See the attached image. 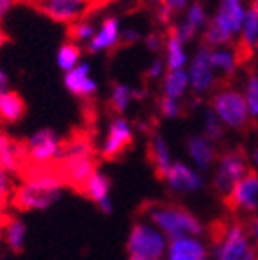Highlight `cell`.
Masks as SVG:
<instances>
[{
	"instance_id": "6da1fadb",
	"label": "cell",
	"mask_w": 258,
	"mask_h": 260,
	"mask_svg": "<svg viewBox=\"0 0 258 260\" xmlns=\"http://www.w3.org/2000/svg\"><path fill=\"white\" fill-rule=\"evenodd\" d=\"M24 183L13 191V206L20 211H44L60 201L67 188L56 167L29 165L22 170Z\"/></svg>"
},
{
	"instance_id": "7a4b0ae2",
	"label": "cell",
	"mask_w": 258,
	"mask_h": 260,
	"mask_svg": "<svg viewBox=\"0 0 258 260\" xmlns=\"http://www.w3.org/2000/svg\"><path fill=\"white\" fill-rule=\"evenodd\" d=\"M145 217L168 239L179 235L202 237L206 228L194 211L175 203H148L143 206Z\"/></svg>"
},
{
	"instance_id": "3957f363",
	"label": "cell",
	"mask_w": 258,
	"mask_h": 260,
	"mask_svg": "<svg viewBox=\"0 0 258 260\" xmlns=\"http://www.w3.org/2000/svg\"><path fill=\"white\" fill-rule=\"evenodd\" d=\"M210 109L220 119L222 125L230 130H235V132H242L251 123V114L247 109L244 92L230 85L213 90Z\"/></svg>"
},
{
	"instance_id": "277c9868",
	"label": "cell",
	"mask_w": 258,
	"mask_h": 260,
	"mask_svg": "<svg viewBox=\"0 0 258 260\" xmlns=\"http://www.w3.org/2000/svg\"><path fill=\"white\" fill-rule=\"evenodd\" d=\"M249 170H251V165L246 150L240 148V146L228 148L222 154H218L217 157L213 179H211V188H213V191L222 201H226L228 195L238 184V181Z\"/></svg>"
},
{
	"instance_id": "5b68a950",
	"label": "cell",
	"mask_w": 258,
	"mask_h": 260,
	"mask_svg": "<svg viewBox=\"0 0 258 260\" xmlns=\"http://www.w3.org/2000/svg\"><path fill=\"white\" fill-rule=\"evenodd\" d=\"M168 246V237L148 220H136L126 237V253L132 256L163 260Z\"/></svg>"
},
{
	"instance_id": "8992f818",
	"label": "cell",
	"mask_w": 258,
	"mask_h": 260,
	"mask_svg": "<svg viewBox=\"0 0 258 260\" xmlns=\"http://www.w3.org/2000/svg\"><path fill=\"white\" fill-rule=\"evenodd\" d=\"M253 248L246 224L231 222L213 237L210 248V260H242Z\"/></svg>"
},
{
	"instance_id": "52a82bcc",
	"label": "cell",
	"mask_w": 258,
	"mask_h": 260,
	"mask_svg": "<svg viewBox=\"0 0 258 260\" xmlns=\"http://www.w3.org/2000/svg\"><path fill=\"white\" fill-rule=\"evenodd\" d=\"M25 161L37 167H54L63 152V143L53 128H38L25 141Z\"/></svg>"
},
{
	"instance_id": "ba28073f",
	"label": "cell",
	"mask_w": 258,
	"mask_h": 260,
	"mask_svg": "<svg viewBox=\"0 0 258 260\" xmlns=\"http://www.w3.org/2000/svg\"><path fill=\"white\" fill-rule=\"evenodd\" d=\"M188 80H190V90L194 96H206L215 90L218 83V76L211 65V47L202 44L195 51L188 63Z\"/></svg>"
},
{
	"instance_id": "9c48e42d",
	"label": "cell",
	"mask_w": 258,
	"mask_h": 260,
	"mask_svg": "<svg viewBox=\"0 0 258 260\" xmlns=\"http://www.w3.org/2000/svg\"><path fill=\"white\" fill-rule=\"evenodd\" d=\"M134 145V126L125 116H116L107 128V136L101 143L100 155L105 161H117Z\"/></svg>"
},
{
	"instance_id": "30bf717a",
	"label": "cell",
	"mask_w": 258,
	"mask_h": 260,
	"mask_svg": "<svg viewBox=\"0 0 258 260\" xmlns=\"http://www.w3.org/2000/svg\"><path fill=\"white\" fill-rule=\"evenodd\" d=\"M37 9L58 24H74L90 11V0H35Z\"/></svg>"
},
{
	"instance_id": "8fae6325",
	"label": "cell",
	"mask_w": 258,
	"mask_h": 260,
	"mask_svg": "<svg viewBox=\"0 0 258 260\" xmlns=\"http://www.w3.org/2000/svg\"><path fill=\"white\" fill-rule=\"evenodd\" d=\"M165 183L168 191L174 195L197 193L206 188V179L202 172L182 161H174V165L165 177Z\"/></svg>"
},
{
	"instance_id": "7c38bea8",
	"label": "cell",
	"mask_w": 258,
	"mask_h": 260,
	"mask_svg": "<svg viewBox=\"0 0 258 260\" xmlns=\"http://www.w3.org/2000/svg\"><path fill=\"white\" fill-rule=\"evenodd\" d=\"M224 203L233 211L254 215L258 211V172L251 168V170L238 181V184L233 188V191L228 195V199L224 201Z\"/></svg>"
},
{
	"instance_id": "4fadbf2b",
	"label": "cell",
	"mask_w": 258,
	"mask_h": 260,
	"mask_svg": "<svg viewBox=\"0 0 258 260\" xmlns=\"http://www.w3.org/2000/svg\"><path fill=\"white\" fill-rule=\"evenodd\" d=\"M56 168L67 186L81 190L90 174L96 170V159L94 155H61Z\"/></svg>"
},
{
	"instance_id": "5bb4252c",
	"label": "cell",
	"mask_w": 258,
	"mask_h": 260,
	"mask_svg": "<svg viewBox=\"0 0 258 260\" xmlns=\"http://www.w3.org/2000/svg\"><path fill=\"white\" fill-rule=\"evenodd\" d=\"M163 260H210V248L201 237L179 235L168 239Z\"/></svg>"
},
{
	"instance_id": "9a60e30c",
	"label": "cell",
	"mask_w": 258,
	"mask_h": 260,
	"mask_svg": "<svg viewBox=\"0 0 258 260\" xmlns=\"http://www.w3.org/2000/svg\"><path fill=\"white\" fill-rule=\"evenodd\" d=\"M89 61H80L73 71L63 73V87L69 94L80 100H90L98 94V81L90 74Z\"/></svg>"
},
{
	"instance_id": "2e32d148",
	"label": "cell",
	"mask_w": 258,
	"mask_h": 260,
	"mask_svg": "<svg viewBox=\"0 0 258 260\" xmlns=\"http://www.w3.org/2000/svg\"><path fill=\"white\" fill-rule=\"evenodd\" d=\"M121 22L117 16H107L101 20V25L96 29L94 37L87 44L89 54H101L117 49L121 44Z\"/></svg>"
},
{
	"instance_id": "e0dca14e",
	"label": "cell",
	"mask_w": 258,
	"mask_h": 260,
	"mask_svg": "<svg viewBox=\"0 0 258 260\" xmlns=\"http://www.w3.org/2000/svg\"><path fill=\"white\" fill-rule=\"evenodd\" d=\"M186 152L191 161V167L202 174L211 170L218 157L217 145L210 141L204 134H194L186 139Z\"/></svg>"
},
{
	"instance_id": "ac0fdd59",
	"label": "cell",
	"mask_w": 258,
	"mask_h": 260,
	"mask_svg": "<svg viewBox=\"0 0 258 260\" xmlns=\"http://www.w3.org/2000/svg\"><path fill=\"white\" fill-rule=\"evenodd\" d=\"M110 186H112V183H110L109 175L96 168L81 188L85 197L92 201L103 215H112L114 211V203L110 199Z\"/></svg>"
},
{
	"instance_id": "d6986e66",
	"label": "cell",
	"mask_w": 258,
	"mask_h": 260,
	"mask_svg": "<svg viewBox=\"0 0 258 260\" xmlns=\"http://www.w3.org/2000/svg\"><path fill=\"white\" fill-rule=\"evenodd\" d=\"M148 159L152 162L153 172L157 175V179L165 181L166 174L170 172L174 159H172V152H170V145L166 141L165 136L159 130H152L148 139Z\"/></svg>"
},
{
	"instance_id": "ffe728a7",
	"label": "cell",
	"mask_w": 258,
	"mask_h": 260,
	"mask_svg": "<svg viewBox=\"0 0 258 260\" xmlns=\"http://www.w3.org/2000/svg\"><path fill=\"white\" fill-rule=\"evenodd\" d=\"M165 61L168 71L186 69L190 63V56L186 51V44L175 35L174 27L168 25L165 35Z\"/></svg>"
},
{
	"instance_id": "44dd1931",
	"label": "cell",
	"mask_w": 258,
	"mask_h": 260,
	"mask_svg": "<svg viewBox=\"0 0 258 260\" xmlns=\"http://www.w3.org/2000/svg\"><path fill=\"white\" fill-rule=\"evenodd\" d=\"M240 61H242V54L231 45L211 49V65H213L215 73L220 74L224 80H230L237 74Z\"/></svg>"
},
{
	"instance_id": "7402d4cb",
	"label": "cell",
	"mask_w": 258,
	"mask_h": 260,
	"mask_svg": "<svg viewBox=\"0 0 258 260\" xmlns=\"http://www.w3.org/2000/svg\"><path fill=\"white\" fill-rule=\"evenodd\" d=\"M246 13H247V6L244 0H220L215 15L230 27V31L235 35V38H238L244 24V18H246Z\"/></svg>"
},
{
	"instance_id": "603a6c76",
	"label": "cell",
	"mask_w": 258,
	"mask_h": 260,
	"mask_svg": "<svg viewBox=\"0 0 258 260\" xmlns=\"http://www.w3.org/2000/svg\"><path fill=\"white\" fill-rule=\"evenodd\" d=\"M25 110V100L16 92V90H8L0 96V121L4 123H18L24 119Z\"/></svg>"
},
{
	"instance_id": "cb8c5ba5",
	"label": "cell",
	"mask_w": 258,
	"mask_h": 260,
	"mask_svg": "<svg viewBox=\"0 0 258 260\" xmlns=\"http://www.w3.org/2000/svg\"><path fill=\"white\" fill-rule=\"evenodd\" d=\"M202 40H204V45H208L211 49L224 47V45H231V42L235 40V35L217 15H213L208 20V25L204 27V31H202Z\"/></svg>"
},
{
	"instance_id": "d4e9b609",
	"label": "cell",
	"mask_w": 258,
	"mask_h": 260,
	"mask_svg": "<svg viewBox=\"0 0 258 260\" xmlns=\"http://www.w3.org/2000/svg\"><path fill=\"white\" fill-rule=\"evenodd\" d=\"M188 90H190L188 71H166L165 76H163V96L181 102Z\"/></svg>"
},
{
	"instance_id": "484cf974",
	"label": "cell",
	"mask_w": 258,
	"mask_h": 260,
	"mask_svg": "<svg viewBox=\"0 0 258 260\" xmlns=\"http://www.w3.org/2000/svg\"><path fill=\"white\" fill-rule=\"evenodd\" d=\"M4 242L13 255H20L25 249L27 240V226L22 219H11L4 226Z\"/></svg>"
},
{
	"instance_id": "4316f807",
	"label": "cell",
	"mask_w": 258,
	"mask_h": 260,
	"mask_svg": "<svg viewBox=\"0 0 258 260\" xmlns=\"http://www.w3.org/2000/svg\"><path fill=\"white\" fill-rule=\"evenodd\" d=\"M258 42V9L249 6L244 18L242 29L238 35V47L247 51L249 54H253V47Z\"/></svg>"
},
{
	"instance_id": "83f0119b",
	"label": "cell",
	"mask_w": 258,
	"mask_h": 260,
	"mask_svg": "<svg viewBox=\"0 0 258 260\" xmlns=\"http://www.w3.org/2000/svg\"><path fill=\"white\" fill-rule=\"evenodd\" d=\"M109 102L114 112L117 116H123L130 109V105L136 102V89L126 85V83H121V81H116L112 85V89H110Z\"/></svg>"
},
{
	"instance_id": "f1b7e54d",
	"label": "cell",
	"mask_w": 258,
	"mask_h": 260,
	"mask_svg": "<svg viewBox=\"0 0 258 260\" xmlns=\"http://www.w3.org/2000/svg\"><path fill=\"white\" fill-rule=\"evenodd\" d=\"M81 61V47L71 40H65L63 44L58 47L56 53V65L61 73H69L73 71L78 63Z\"/></svg>"
},
{
	"instance_id": "f546056e",
	"label": "cell",
	"mask_w": 258,
	"mask_h": 260,
	"mask_svg": "<svg viewBox=\"0 0 258 260\" xmlns=\"http://www.w3.org/2000/svg\"><path fill=\"white\" fill-rule=\"evenodd\" d=\"M202 134L210 141H213L215 145L224 141V136H226V126L222 125L220 119L215 116V112L210 107L204 110V116H202Z\"/></svg>"
},
{
	"instance_id": "4dcf8cb0",
	"label": "cell",
	"mask_w": 258,
	"mask_h": 260,
	"mask_svg": "<svg viewBox=\"0 0 258 260\" xmlns=\"http://www.w3.org/2000/svg\"><path fill=\"white\" fill-rule=\"evenodd\" d=\"M94 32H96V25L92 24L90 20H81L74 22V24L69 25L67 29V40L74 42V44H89L90 38L94 37Z\"/></svg>"
},
{
	"instance_id": "1f68e13d",
	"label": "cell",
	"mask_w": 258,
	"mask_h": 260,
	"mask_svg": "<svg viewBox=\"0 0 258 260\" xmlns=\"http://www.w3.org/2000/svg\"><path fill=\"white\" fill-rule=\"evenodd\" d=\"M184 20L195 29V31H204V27L208 25V13H206V8L201 0H194L190 2L188 9L184 11Z\"/></svg>"
},
{
	"instance_id": "d6a6232c",
	"label": "cell",
	"mask_w": 258,
	"mask_h": 260,
	"mask_svg": "<svg viewBox=\"0 0 258 260\" xmlns=\"http://www.w3.org/2000/svg\"><path fill=\"white\" fill-rule=\"evenodd\" d=\"M244 98H246L247 109L251 119H258V73H251L244 83Z\"/></svg>"
},
{
	"instance_id": "836d02e7",
	"label": "cell",
	"mask_w": 258,
	"mask_h": 260,
	"mask_svg": "<svg viewBox=\"0 0 258 260\" xmlns=\"http://www.w3.org/2000/svg\"><path fill=\"white\" fill-rule=\"evenodd\" d=\"M159 112L165 119H177L182 114V105L177 100H170V98L161 96L159 100Z\"/></svg>"
},
{
	"instance_id": "e575fe53",
	"label": "cell",
	"mask_w": 258,
	"mask_h": 260,
	"mask_svg": "<svg viewBox=\"0 0 258 260\" xmlns=\"http://www.w3.org/2000/svg\"><path fill=\"white\" fill-rule=\"evenodd\" d=\"M166 71H168V69H166L165 58L157 56V58H153V60L150 61L148 67H146L145 78L148 81H159V80H163V76H165Z\"/></svg>"
},
{
	"instance_id": "d590c367",
	"label": "cell",
	"mask_w": 258,
	"mask_h": 260,
	"mask_svg": "<svg viewBox=\"0 0 258 260\" xmlns=\"http://www.w3.org/2000/svg\"><path fill=\"white\" fill-rule=\"evenodd\" d=\"M143 40H145L146 49H148L150 53H153V54H159L163 49H165V37H163L159 31L148 32V35H146Z\"/></svg>"
},
{
	"instance_id": "8d00e7d4",
	"label": "cell",
	"mask_w": 258,
	"mask_h": 260,
	"mask_svg": "<svg viewBox=\"0 0 258 260\" xmlns=\"http://www.w3.org/2000/svg\"><path fill=\"white\" fill-rule=\"evenodd\" d=\"M172 27H174L175 35H177V37L181 38L184 44H190V42H194L195 35H197V31H195V29L191 27V25L188 24L184 18H182V20H179L177 24H174Z\"/></svg>"
},
{
	"instance_id": "74e56055",
	"label": "cell",
	"mask_w": 258,
	"mask_h": 260,
	"mask_svg": "<svg viewBox=\"0 0 258 260\" xmlns=\"http://www.w3.org/2000/svg\"><path fill=\"white\" fill-rule=\"evenodd\" d=\"M13 193V183L9 177V172L0 165V203L6 201Z\"/></svg>"
},
{
	"instance_id": "f35d334b",
	"label": "cell",
	"mask_w": 258,
	"mask_h": 260,
	"mask_svg": "<svg viewBox=\"0 0 258 260\" xmlns=\"http://www.w3.org/2000/svg\"><path fill=\"white\" fill-rule=\"evenodd\" d=\"M143 40V35L136 27H123L121 29V44L123 45H136Z\"/></svg>"
},
{
	"instance_id": "ab89813d",
	"label": "cell",
	"mask_w": 258,
	"mask_h": 260,
	"mask_svg": "<svg viewBox=\"0 0 258 260\" xmlns=\"http://www.w3.org/2000/svg\"><path fill=\"white\" fill-rule=\"evenodd\" d=\"M159 4H163L165 8H168L174 15H181L188 9L190 6V0H161Z\"/></svg>"
},
{
	"instance_id": "60d3db41",
	"label": "cell",
	"mask_w": 258,
	"mask_h": 260,
	"mask_svg": "<svg viewBox=\"0 0 258 260\" xmlns=\"http://www.w3.org/2000/svg\"><path fill=\"white\" fill-rule=\"evenodd\" d=\"M246 230H247V235H249L251 242H253V246L258 248V213L249 217V220L246 222Z\"/></svg>"
},
{
	"instance_id": "b9f144b4",
	"label": "cell",
	"mask_w": 258,
	"mask_h": 260,
	"mask_svg": "<svg viewBox=\"0 0 258 260\" xmlns=\"http://www.w3.org/2000/svg\"><path fill=\"white\" fill-rule=\"evenodd\" d=\"M174 13L170 11L168 8H165L163 4H159V8H157V11H155V18H157V22L159 24H163V25H172V20H174Z\"/></svg>"
},
{
	"instance_id": "7bdbcfd3",
	"label": "cell",
	"mask_w": 258,
	"mask_h": 260,
	"mask_svg": "<svg viewBox=\"0 0 258 260\" xmlns=\"http://www.w3.org/2000/svg\"><path fill=\"white\" fill-rule=\"evenodd\" d=\"M13 6H15V0H0V22L8 16V13L13 9Z\"/></svg>"
},
{
	"instance_id": "ee69618b",
	"label": "cell",
	"mask_w": 258,
	"mask_h": 260,
	"mask_svg": "<svg viewBox=\"0 0 258 260\" xmlns=\"http://www.w3.org/2000/svg\"><path fill=\"white\" fill-rule=\"evenodd\" d=\"M9 90V76L2 67H0V96Z\"/></svg>"
},
{
	"instance_id": "f6af8a7d",
	"label": "cell",
	"mask_w": 258,
	"mask_h": 260,
	"mask_svg": "<svg viewBox=\"0 0 258 260\" xmlns=\"http://www.w3.org/2000/svg\"><path fill=\"white\" fill-rule=\"evenodd\" d=\"M249 165H251V168H253V170L258 172V146H254L253 150H251V154H249Z\"/></svg>"
},
{
	"instance_id": "bcb514c9",
	"label": "cell",
	"mask_w": 258,
	"mask_h": 260,
	"mask_svg": "<svg viewBox=\"0 0 258 260\" xmlns=\"http://www.w3.org/2000/svg\"><path fill=\"white\" fill-rule=\"evenodd\" d=\"M242 260H258V248H256V246H253V248L247 251V255L244 256Z\"/></svg>"
},
{
	"instance_id": "7dc6e473",
	"label": "cell",
	"mask_w": 258,
	"mask_h": 260,
	"mask_svg": "<svg viewBox=\"0 0 258 260\" xmlns=\"http://www.w3.org/2000/svg\"><path fill=\"white\" fill-rule=\"evenodd\" d=\"M94 6H105V4H109V2H112V0H90Z\"/></svg>"
},
{
	"instance_id": "c3c4849f",
	"label": "cell",
	"mask_w": 258,
	"mask_h": 260,
	"mask_svg": "<svg viewBox=\"0 0 258 260\" xmlns=\"http://www.w3.org/2000/svg\"><path fill=\"white\" fill-rule=\"evenodd\" d=\"M126 260H152V258H143V256H132V255H128V258Z\"/></svg>"
},
{
	"instance_id": "681fc988",
	"label": "cell",
	"mask_w": 258,
	"mask_h": 260,
	"mask_svg": "<svg viewBox=\"0 0 258 260\" xmlns=\"http://www.w3.org/2000/svg\"><path fill=\"white\" fill-rule=\"evenodd\" d=\"M249 6H253V8H256L258 9V0H251V4Z\"/></svg>"
},
{
	"instance_id": "f907efd6",
	"label": "cell",
	"mask_w": 258,
	"mask_h": 260,
	"mask_svg": "<svg viewBox=\"0 0 258 260\" xmlns=\"http://www.w3.org/2000/svg\"><path fill=\"white\" fill-rule=\"evenodd\" d=\"M253 54H258V42H256V45L253 47Z\"/></svg>"
},
{
	"instance_id": "816d5d0a",
	"label": "cell",
	"mask_w": 258,
	"mask_h": 260,
	"mask_svg": "<svg viewBox=\"0 0 258 260\" xmlns=\"http://www.w3.org/2000/svg\"><path fill=\"white\" fill-rule=\"evenodd\" d=\"M150 4H159V2H161V0H148Z\"/></svg>"
},
{
	"instance_id": "f5cc1de1",
	"label": "cell",
	"mask_w": 258,
	"mask_h": 260,
	"mask_svg": "<svg viewBox=\"0 0 258 260\" xmlns=\"http://www.w3.org/2000/svg\"><path fill=\"white\" fill-rule=\"evenodd\" d=\"M2 42H4V37H2V35H0V45H2Z\"/></svg>"
},
{
	"instance_id": "db71d44e",
	"label": "cell",
	"mask_w": 258,
	"mask_h": 260,
	"mask_svg": "<svg viewBox=\"0 0 258 260\" xmlns=\"http://www.w3.org/2000/svg\"><path fill=\"white\" fill-rule=\"evenodd\" d=\"M0 260H8V258H6V256H0Z\"/></svg>"
},
{
	"instance_id": "11a10c76",
	"label": "cell",
	"mask_w": 258,
	"mask_h": 260,
	"mask_svg": "<svg viewBox=\"0 0 258 260\" xmlns=\"http://www.w3.org/2000/svg\"><path fill=\"white\" fill-rule=\"evenodd\" d=\"M0 210H2V208H0Z\"/></svg>"
}]
</instances>
